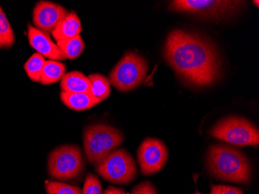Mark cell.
<instances>
[{
    "label": "cell",
    "mask_w": 259,
    "mask_h": 194,
    "mask_svg": "<svg viewBox=\"0 0 259 194\" xmlns=\"http://www.w3.org/2000/svg\"><path fill=\"white\" fill-rule=\"evenodd\" d=\"M147 72L146 60L134 52H128L112 70L110 83L120 91H130L139 87Z\"/></svg>",
    "instance_id": "ba28073f"
},
{
    "label": "cell",
    "mask_w": 259,
    "mask_h": 194,
    "mask_svg": "<svg viewBox=\"0 0 259 194\" xmlns=\"http://www.w3.org/2000/svg\"><path fill=\"white\" fill-rule=\"evenodd\" d=\"M253 3H254V4H255L257 7H258V1H254Z\"/></svg>",
    "instance_id": "d4e9b609"
},
{
    "label": "cell",
    "mask_w": 259,
    "mask_h": 194,
    "mask_svg": "<svg viewBox=\"0 0 259 194\" xmlns=\"http://www.w3.org/2000/svg\"><path fill=\"white\" fill-rule=\"evenodd\" d=\"M3 48H4V47H3L2 44L0 43V49Z\"/></svg>",
    "instance_id": "4316f807"
},
{
    "label": "cell",
    "mask_w": 259,
    "mask_h": 194,
    "mask_svg": "<svg viewBox=\"0 0 259 194\" xmlns=\"http://www.w3.org/2000/svg\"><path fill=\"white\" fill-rule=\"evenodd\" d=\"M194 194H203V193H201V192H199V191H196V192H195ZM209 194H212V193H211V192H210V193H209Z\"/></svg>",
    "instance_id": "484cf974"
},
{
    "label": "cell",
    "mask_w": 259,
    "mask_h": 194,
    "mask_svg": "<svg viewBox=\"0 0 259 194\" xmlns=\"http://www.w3.org/2000/svg\"><path fill=\"white\" fill-rule=\"evenodd\" d=\"M28 40L30 46L44 58H50L57 62L67 59L58 45L54 43L49 33L28 25Z\"/></svg>",
    "instance_id": "8fae6325"
},
{
    "label": "cell",
    "mask_w": 259,
    "mask_h": 194,
    "mask_svg": "<svg viewBox=\"0 0 259 194\" xmlns=\"http://www.w3.org/2000/svg\"><path fill=\"white\" fill-rule=\"evenodd\" d=\"M45 58L39 53H35L27 60L24 65V69L32 81L40 83L42 71L45 64Z\"/></svg>",
    "instance_id": "ac0fdd59"
},
{
    "label": "cell",
    "mask_w": 259,
    "mask_h": 194,
    "mask_svg": "<svg viewBox=\"0 0 259 194\" xmlns=\"http://www.w3.org/2000/svg\"><path fill=\"white\" fill-rule=\"evenodd\" d=\"M81 24L78 15L75 12H71L53 30L54 38L58 41L72 38L81 32Z\"/></svg>",
    "instance_id": "4fadbf2b"
},
{
    "label": "cell",
    "mask_w": 259,
    "mask_h": 194,
    "mask_svg": "<svg viewBox=\"0 0 259 194\" xmlns=\"http://www.w3.org/2000/svg\"><path fill=\"white\" fill-rule=\"evenodd\" d=\"M208 170L221 181L248 184L251 180V167L244 153L225 144H214L206 154Z\"/></svg>",
    "instance_id": "7a4b0ae2"
},
{
    "label": "cell",
    "mask_w": 259,
    "mask_h": 194,
    "mask_svg": "<svg viewBox=\"0 0 259 194\" xmlns=\"http://www.w3.org/2000/svg\"><path fill=\"white\" fill-rule=\"evenodd\" d=\"M131 194H158L155 186L151 182H143L134 187Z\"/></svg>",
    "instance_id": "603a6c76"
},
{
    "label": "cell",
    "mask_w": 259,
    "mask_h": 194,
    "mask_svg": "<svg viewBox=\"0 0 259 194\" xmlns=\"http://www.w3.org/2000/svg\"><path fill=\"white\" fill-rule=\"evenodd\" d=\"M84 169L83 157L76 145L58 147L49 154L48 170L52 179L62 182L77 180L83 174Z\"/></svg>",
    "instance_id": "5b68a950"
},
{
    "label": "cell",
    "mask_w": 259,
    "mask_h": 194,
    "mask_svg": "<svg viewBox=\"0 0 259 194\" xmlns=\"http://www.w3.org/2000/svg\"><path fill=\"white\" fill-rule=\"evenodd\" d=\"M89 80L91 84L92 95L100 101L106 100L110 96V83L104 75L100 74H93L89 75Z\"/></svg>",
    "instance_id": "e0dca14e"
},
{
    "label": "cell",
    "mask_w": 259,
    "mask_h": 194,
    "mask_svg": "<svg viewBox=\"0 0 259 194\" xmlns=\"http://www.w3.org/2000/svg\"><path fill=\"white\" fill-rule=\"evenodd\" d=\"M212 194H244L240 188L225 185H212L211 186Z\"/></svg>",
    "instance_id": "7402d4cb"
},
{
    "label": "cell",
    "mask_w": 259,
    "mask_h": 194,
    "mask_svg": "<svg viewBox=\"0 0 259 194\" xmlns=\"http://www.w3.org/2000/svg\"><path fill=\"white\" fill-rule=\"evenodd\" d=\"M103 194H126V192L121 188L114 187V186H109Z\"/></svg>",
    "instance_id": "cb8c5ba5"
},
{
    "label": "cell",
    "mask_w": 259,
    "mask_h": 194,
    "mask_svg": "<svg viewBox=\"0 0 259 194\" xmlns=\"http://www.w3.org/2000/svg\"><path fill=\"white\" fill-rule=\"evenodd\" d=\"M163 55L178 76L190 86L209 87L221 78L219 52L212 42L200 35L173 30L167 37Z\"/></svg>",
    "instance_id": "6da1fadb"
},
{
    "label": "cell",
    "mask_w": 259,
    "mask_h": 194,
    "mask_svg": "<svg viewBox=\"0 0 259 194\" xmlns=\"http://www.w3.org/2000/svg\"><path fill=\"white\" fill-rule=\"evenodd\" d=\"M97 172L105 180L119 185H128L136 179V163L123 148L114 150L97 165Z\"/></svg>",
    "instance_id": "52a82bcc"
},
{
    "label": "cell",
    "mask_w": 259,
    "mask_h": 194,
    "mask_svg": "<svg viewBox=\"0 0 259 194\" xmlns=\"http://www.w3.org/2000/svg\"><path fill=\"white\" fill-rule=\"evenodd\" d=\"M45 189L48 194H81V189L78 186L57 181L47 180Z\"/></svg>",
    "instance_id": "ffe728a7"
},
{
    "label": "cell",
    "mask_w": 259,
    "mask_h": 194,
    "mask_svg": "<svg viewBox=\"0 0 259 194\" xmlns=\"http://www.w3.org/2000/svg\"><path fill=\"white\" fill-rule=\"evenodd\" d=\"M68 10L59 4L49 1H40L33 10V22L38 30L49 33L68 16Z\"/></svg>",
    "instance_id": "30bf717a"
},
{
    "label": "cell",
    "mask_w": 259,
    "mask_h": 194,
    "mask_svg": "<svg viewBox=\"0 0 259 194\" xmlns=\"http://www.w3.org/2000/svg\"><path fill=\"white\" fill-rule=\"evenodd\" d=\"M66 67L63 63L49 60L45 62L42 71L40 83L43 85H50L62 80L65 74Z\"/></svg>",
    "instance_id": "9a60e30c"
},
{
    "label": "cell",
    "mask_w": 259,
    "mask_h": 194,
    "mask_svg": "<svg viewBox=\"0 0 259 194\" xmlns=\"http://www.w3.org/2000/svg\"><path fill=\"white\" fill-rule=\"evenodd\" d=\"M14 42L15 36L14 30L2 7H0V43L2 44L4 48H9L14 45Z\"/></svg>",
    "instance_id": "d6986e66"
},
{
    "label": "cell",
    "mask_w": 259,
    "mask_h": 194,
    "mask_svg": "<svg viewBox=\"0 0 259 194\" xmlns=\"http://www.w3.org/2000/svg\"><path fill=\"white\" fill-rule=\"evenodd\" d=\"M57 45L66 58L69 59H75L78 58L85 48V44L80 35L72 38L58 41Z\"/></svg>",
    "instance_id": "2e32d148"
},
{
    "label": "cell",
    "mask_w": 259,
    "mask_h": 194,
    "mask_svg": "<svg viewBox=\"0 0 259 194\" xmlns=\"http://www.w3.org/2000/svg\"><path fill=\"white\" fill-rule=\"evenodd\" d=\"M62 91L92 95L91 84L88 77L78 71L65 74L61 81Z\"/></svg>",
    "instance_id": "7c38bea8"
},
{
    "label": "cell",
    "mask_w": 259,
    "mask_h": 194,
    "mask_svg": "<svg viewBox=\"0 0 259 194\" xmlns=\"http://www.w3.org/2000/svg\"><path fill=\"white\" fill-rule=\"evenodd\" d=\"M168 151L161 140L146 138L138 151V160L141 173L145 176L158 173L166 164Z\"/></svg>",
    "instance_id": "9c48e42d"
},
{
    "label": "cell",
    "mask_w": 259,
    "mask_h": 194,
    "mask_svg": "<svg viewBox=\"0 0 259 194\" xmlns=\"http://www.w3.org/2000/svg\"><path fill=\"white\" fill-rule=\"evenodd\" d=\"M209 135L236 146H257L258 129L248 120L239 117H228L216 124Z\"/></svg>",
    "instance_id": "8992f818"
},
{
    "label": "cell",
    "mask_w": 259,
    "mask_h": 194,
    "mask_svg": "<svg viewBox=\"0 0 259 194\" xmlns=\"http://www.w3.org/2000/svg\"><path fill=\"white\" fill-rule=\"evenodd\" d=\"M244 1L232 0H175L168 10L206 20H225L238 14Z\"/></svg>",
    "instance_id": "277c9868"
},
{
    "label": "cell",
    "mask_w": 259,
    "mask_h": 194,
    "mask_svg": "<svg viewBox=\"0 0 259 194\" xmlns=\"http://www.w3.org/2000/svg\"><path fill=\"white\" fill-rule=\"evenodd\" d=\"M123 140V134L113 127L105 125L87 127L83 133L84 150L87 160L97 166L116 150Z\"/></svg>",
    "instance_id": "3957f363"
},
{
    "label": "cell",
    "mask_w": 259,
    "mask_h": 194,
    "mask_svg": "<svg viewBox=\"0 0 259 194\" xmlns=\"http://www.w3.org/2000/svg\"><path fill=\"white\" fill-rule=\"evenodd\" d=\"M81 194H103L101 182L97 176L92 173L87 175Z\"/></svg>",
    "instance_id": "44dd1931"
},
{
    "label": "cell",
    "mask_w": 259,
    "mask_h": 194,
    "mask_svg": "<svg viewBox=\"0 0 259 194\" xmlns=\"http://www.w3.org/2000/svg\"><path fill=\"white\" fill-rule=\"evenodd\" d=\"M62 101L72 110L82 111L100 103V100L88 93H72L62 91L60 93Z\"/></svg>",
    "instance_id": "5bb4252c"
}]
</instances>
